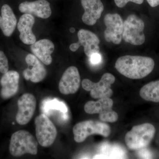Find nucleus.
Instances as JSON below:
<instances>
[{"mask_svg": "<svg viewBox=\"0 0 159 159\" xmlns=\"http://www.w3.org/2000/svg\"><path fill=\"white\" fill-rule=\"evenodd\" d=\"M154 61L151 57L125 55L119 57L115 64L120 74L131 79H141L153 70Z\"/></svg>", "mask_w": 159, "mask_h": 159, "instance_id": "obj_1", "label": "nucleus"}, {"mask_svg": "<svg viewBox=\"0 0 159 159\" xmlns=\"http://www.w3.org/2000/svg\"><path fill=\"white\" fill-rule=\"evenodd\" d=\"M155 133V128L150 123L135 125L125 134V144L131 150L144 148L150 144Z\"/></svg>", "mask_w": 159, "mask_h": 159, "instance_id": "obj_2", "label": "nucleus"}, {"mask_svg": "<svg viewBox=\"0 0 159 159\" xmlns=\"http://www.w3.org/2000/svg\"><path fill=\"white\" fill-rule=\"evenodd\" d=\"M38 145L37 140L30 133L25 130H18L11 135L9 152L15 157L27 153L35 155L38 153Z\"/></svg>", "mask_w": 159, "mask_h": 159, "instance_id": "obj_3", "label": "nucleus"}, {"mask_svg": "<svg viewBox=\"0 0 159 159\" xmlns=\"http://www.w3.org/2000/svg\"><path fill=\"white\" fill-rule=\"evenodd\" d=\"M73 131L74 141L81 143L93 134L108 137L111 134V127L105 122L88 120L77 123L74 125Z\"/></svg>", "mask_w": 159, "mask_h": 159, "instance_id": "obj_4", "label": "nucleus"}, {"mask_svg": "<svg viewBox=\"0 0 159 159\" xmlns=\"http://www.w3.org/2000/svg\"><path fill=\"white\" fill-rule=\"evenodd\" d=\"M144 28L143 20L135 15H130L123 22L122 39L130 44L141 45L145 42Z\"/></svg>", "mask_w": 159, "mask_h": 159, "instance_id": "obj_5", "label": "nucleus"}, {"mask_svg": "<svg viewBox=\"0 0 159 159\" xmlns=\"http://www.w3.org/2000/svg\"><path fill=\"white\" fill-rule=\"evenodd\" d=\"M36 139L42 147H49L53 145L57 135V129L48 117L42 114L34 120Z\"/></svg>", "mask_w": 159, "mask_h": 159, "instance_id": "obj_6", "label": "nucleus"}, {"mask_svg": "<svg viewBox=\"0 0 159 159\" xmlns=\"http://www.w3.org/2000/svg\"><path fill=\"white\" fill-rule=\"evenodd\" d=\"M113 101L110 98L99 99L97 101H89L84 106L86 113L99 114V119L102 122H115L119 118L118 114L112 110Z\"/></svg>", "mask_w": 159, "mask_h": 159, "instance_id": "obj_7", "label": "nucleus"}, {"mask_svg": "<svg viewBox=\"0 0 159 159\" xmlns=\"http://www.w3.org/2000/svg\"><path fill=\"white\" fill-rule=\"evenodd\" d=\"M116 78L112 74L105 73L99 82L94 83L90 80L84 79L81 84L84 89L90 92L91 97L93 99L110 98L113 94L111 85L114 83Z\"/></svg>", "mask_w": 159, "mask_h": 159, "instance_id": "obj_8", "label": "nucleus"}, {"mask_svg": "<svg viewBox=\"0 0 159 159\" xmlns=\"http://www.w3.org/2000/svg\"><path fill=\"white\" fill-rule=\"evenodd\" d=\"M104 22L106 29L104 32V38L107 42L119 44L122 42L123 30V21L119 14H107Z\"/></svg>", "mask_w": 159, "mask_h": 159, "instance_id": "obj_9", "label": "nucleus"}, {"mask_svg": "<svg viewBox=\"0 0 159 159\" xmlns=\"http://www.w3.org/2000/svg\"><path fill=\"white\" fill-rule=\"evenodd\" d=\"M36 100L34 95L27 93L23 94L18 99V110L16 120L20 125L28 124L34 116L36 109Z\"/></svg>", "mask_w": 159, "mask_h": 159, "instance_id": "obj_10", "label": "nucleus"}, {"mask_svg": "<svg viewBox=\"0 0 159 159\" xmlns=\"http://www.w3.org/2000/svg\"><path fill=\"white\" fill-rule=\"evenodd\" d=\"M80 85V77L79 71L76 67H69L63 74L60 80L58 88L64 95L77 93Z\"/></svg>", "mask_w": 159, "mask_h": 159, "instance_id": "obj_11", "label": "nucleus"}, {"mask_svg": "<svg viewBox=\"0 0 159 159\" xmlns=\"http://www.w3.org/2000/svg\"><path fill=\"white\" fill-rule=\"evenodd\" d=\"M25 61L28 67L23 71L24 78L34 83L42 81L47 75V70L42 61L32 54L26 56Z\"/></svg>", "mask_w": 159, "mask_h": 159, "instance_id": "obj_12", "label": "nucleus"}, {"mask_svg": "<svg viewBox=\"0 0 159 159\" xmlns=\"http://www.w3.org/2000/svg\"><path fill=\"white\" fill-rule=\"evenodd\" d=\"M19 9L24 14H31L43 19L48 18L52 13L50 3L46 0L26 1L20 4Z\"/></svg>", "mask_w": 159, "mask_h": 159, "instance_id": "obj_13", "label": "nucleus"}, {"mask_svg": "<svg viewBox=\"0 0 159 159\" xmlns=\"http://www.w3.org/2000/svg\"><path fill=\"white\" fill-rule=\"evenodd\" d=\"M84 12L82 16L84 23L93 26L101 17L104 7L101 0H81Z\"/></svg>", "mask_w": 159, "mask_h": 159, "instance_id": "obj_14", "label": "nucleus"}, {"mask_svg": "<svg viewBox=\"0 0 159 159\" xmlns=\"http://www.w3.org/2000/svg\"><path fill=\"white\" fill-rule=\"evenodd\" d=\"M19 79V74L16 71H8L3 74L0 79L2 86L0 94L2 99H9L16 94L18 90Z\"/></svg>", "mask_w": 159, "mask_h": 159, "instance_id": "obj_15", "label": "nucleus"}, {"mask_svg": "<svg viewBox=\"0 0 159 159\" xmlns=\"http://www.w3.org/2000/svg\"><path fill=\"white\" fill-rule=\"evenodd\" d=\"M34 22L35 20L32 15L24 14L17 23L20 39L25 44L32 45L36 42V37L32 31Z\"/></svg>", "mask_w": 159, "mask_h": 159, "instance_id": "obj_16", "label": "nucleus"}, {"mask_svg": "<svg viewBox=\"0 0 159 159\" xmlns=\"http://www.w3.org/2000/svg\"><path fill=\"white\" fill-rule=\"evenodd\" d=\"M78 43L80 46H83L84 53L89 58L94 53H99V44L100 40L93 32L85 30L80 29L77 33Z\"/></svg>", "mask_w": 159, "mask_h": 159, "instance_id": "obj_17", "label": "nucleus"}, {"mask_svg": "<svg viewBox=\"0 0 159 159\" xmlns=\"http://www.w3.org/2000/svg\"><path fill=\"white\" fill-rule=\"evenodd\" d=\"M31 50L34 56L46 65H49L52 61L51 54L54 52V45L50 40L43 39L35 42L31 45Z\"/></svg>", "mask_w": 159, "mask_h": 159, "instance_id": "obj_18", "label": "nucleus"}, {"mask_svg": "<svg viewBox=\"0 0 159 159\" xmlns=\"http://www.w3.org/2000/svg\"><path fill=\"white\" fill-rule=\"evenodd\" d=\"M0 29L6 37H10L17 26V19L13 10L9 5L5 4L1 8Z\"/></svg>", "mask_w": 159, "mask_h": 159, "instance_id": "obj_19", "label": "nucleus"}, {"mask_svg": "<svg viewBox=\"0 0 159 159\" xmlns=\"http://www.w3.org/2000/svg\"><path fill=\"white\" fill-rule=\"evenodd\" d=\"M139 93L144 100L159 102V80L152 81L145 84L141 88Z\"/></svg>", "mask_w": 159, "mask_h": 159, "instance_id": "obj_20", "label": "nucleus"}, {"mask_svg": "<svg viewBox=\"0 0 159 159\" xmlns=\"http://www.w3.org/2000/svg\"><path fill=\"white\" fill-rule=\"evenodd\" d=\"M43 111L45 114L49 113V111L56 110L66 113L68 111L66 105L62 101H60L57 99L45 100L43 102Z\"/></svg>", "mask_w": 159, "mask_h": 159, "instance_id": "obj_21", "label": "nucleus"}, {"mask_svg": "<svg viewBox=\"0 0 159 159\" xmlns=\"http://www.w3.org/2000/svg\"><path fill=\"white\" fill-rule=\"evenodd\" d=\"M9 65L8 58L2 51H0V72L4 74L9 71Z\"/></svg>", "mask_w": 159, "mask_h": 159, "instance_id": "obj_22", "label": "nucleus"}, {"mask_svg": "<svg viewBox=\"0 0 159 159\" xmlns=\"http://www.w3.org/2000/svg\"><path fill=\"white\" fill-rule=\"evenodd\" d=\"M116 5L119 8H123L129 2H132L137 4H142L144 0H114Z\"/></svg>", "mask_w": 159, "mask_h": 159, "instance_id": "obj_23", "label": "nucleus"}, {"mask_svg": "<svg viewBox=\"0 0 159 159\" xmlns=\"http://www.w3.org/2000/svg\"><path fill=\"white\" fill-rule=\"evenodd\" d=\"M91 62L93 65L98 64L102 60V56L99 53H94L89 57Z\"/></svg>", "mask_w": 159, "mask_h": 159, "instance_id": "obj_24", "label": "nucleus"}, {"mask_svg": "<svg viewBox=\"0 0 159 159\" xmlns=\"http://www.w3.org/2000/svg\"><path fill=\"white\" fill-rule=\"evenodd\" d=\"M80 46L78 44V43H74L71 44L70 46V49L72 52H75L79 48Z\"/></svg>", "mask_w": 159, "mask_h": 159, "instance_id": "obj_25", "label": "nucleus"}, {"mask_svg": "<svg viewBox=\"0 0 159 159\" xmlns=\"http://www.w3.org/2000/svg\"><path fill=\"white\" fill-rule=\"evenodd\" d=\"M147 1L151 7H155L159 5V0H147Z\"/></svg>", "mask_w": 159, "mask_h": 159, "instance_id": "obj_26", "label": "nucleus"}, {"mask_svg": "<svg viewBox=\"0 0 159 159\" xmlns=\"http://www.w3.org/2000/svg\"><path fill=\"white\" fill-rule=\"evenodd\" d=\"M144 151H141V155L143 158H150L151 156L149 152L147 150Z\"/></svg>", "mask_w": 159, "mask_h": 159, "instance_id": "obj_27", "label": "nucleus"}, {"mask_svg": "<svg viewBox=\"0 0 159 159\" xmlns=\"http://www.w3.org/2000/svg\"><path fill=\"white\" fill-rule=\"evenodd\" d=\"M93 159H109L108 157L103 154L97 155L93 157Z\"/></svg>", "mask_w": 159, "mask_h": 159, "instance_id": "obj_28", "label": "nucleus"}, {"mask_svg": "<svg viewBox=\"0 0 159 159\" xmlns=\"http://www.w3.org/2000/svg\"><path fill=\"white\" fill-rule=\"evenodd\" d=\"M70 31L72 33H74L75 31V29L74 28H71L70 29Z\"/></svg>", "mask_w": 159, "mask_h": 159, "instance_id": "obj_29", "label": "nucleus"}]
</instances>
